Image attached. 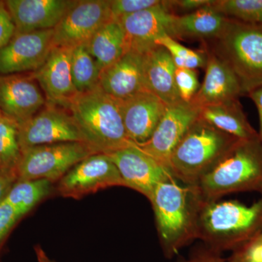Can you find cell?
<instances>
[{
    "instance_id": "6da1fadb",
    "label": "cell",
    "mask_w": 262,
    "mask_h": 262,
    "mask_svg": "<svg viewBox=\"0 0 262 262\" xmlns=\"http://www.w3.org/2000/svg\"><path fill=\"white\" fill-rule=\"evenodd\" d=\"M149 201L165 257H173L198 239V217L203 201L196 186L181 184L172 177L158 184Z\"/></svg>"
},
{
    "instance_id": "7a4b0ae2",
    "label": "cell",
    "mask_w": 262,
    "mask_h": 262,
    "mask_svg": "<svg viewBox=\"0 0 262 262\" xmlns=\"http://www.w3.org/2000/svg\"><path fill=\"white\" fill-rule=\"evenodd\" d=\"M261 233L262 194L251 206L237 201H203L198 239L212 251L233 252Z\"/></svg>"
},
{
    "instance_id": "3957f363",
    "label": "cell",
    "mask_w": 262,
    "mask_h": 262,
    "mask_svg": "<svg viewBox=\"0 0 262 262\" xmlns=\"http://www.w3.org/2000/svg\"><path fill=\"white\" fill-rule=\"evenodd\" d=\"M67 108L84 142L95 152L108 155L134 144L124 127L118 100L99 85L76 95Z\"/></svg>"
},
{
    "instance_id": "277c9868",
    "label": "cell",
    "mask_w": 262,
    "mask_h": 262,
    "mask_svg": "<svg viewBox=\"0 0 262 262\" xmlns=\"http://www.w3.org/2000/svg\"><path fill=\"white\" fill-rule=\"evenodd\" d=\"M194 186L205 202L219 201L232 193L254 191L262 194V144L259 137L237 141Z\"/></svg>"
},
{
    "instance_id": "5b68a950",
    "label": "cell",
    "mask_w": 262,
    "mask_h": 262,
    "mask_svg": "<svg viewBox=\"0 0 262 262\" xmlns=\"http://www.w3.org/2000/svg\"><path fill=\"white\" fill-rule=\"evenodd\" d=\"M239 140L199 118L170 155L169 170L182 184L196 185Z\"/></svg>"
},
{
    "instance_id": "8992f818",
    "label": "cell",
    "mask_w": 262,
    "mask_h": 262,
    "mask_svg": "<svg viewBox=\"0 0 262 262\" xmlns=\"http://www.w3.org/2000/svg\"><path fill=\"white\" fill-rule=\"evenodd\" d=\"M211 51L237 76L244 96L262 85V25L229 18Z\"/></svg>"
},
{
    "instance_id": "52a82bcc",
    "label": "cell",
    "mask_w": 262,
    "mask_h": 262,
    "mask_svg": "<svg viewBox=\"0 0 262 262\" xmlns=\"http://www.w3.org/2000/svg\"><path fill=\"white\" fill-rule=\"evenodd\" d=\"M96 152L84 142H62L34 146L21 151L18 181L46 179L58 182L71 168Z\"/></svg>"
},
{
    "instance_id": "ba28073f",
    "label": "cell",
    "mask_w": 262,
    "mask_h": 262,
    "mask_svg": "<svg viewBox=\"0 0 262 262\" xmlns=\"http://www.w3.org/2000/svg\"><path fill=\"white\" fill-rule=\"evenodd\" d=\"M18 139L21 151L56 143L84 142L69 110L48 103L34 116L18 125Z\"/></svg>"
},
{
    "instance_id": "9c48e42d",
    "label": "cell",
    "mask_w": 262,
    "mask_h": 262,
    "mask_svg": "<svg viewBox=\"0 0 262 262\" xmlns=\"http://www.w3.org/2000/svg\"><path fill=\"white\" fill-rule=\"evenodd\" d=\"M125 187L120 172L108 155L96 153L84 158L58 182L61 195L80 199L112 187Z\"/></svg>"
},
{
    "instance_id": "30bf717a",
    "label": "cell",
    "mask_w": 262,
    "mask_h": 262,
    "mask_svg": "<svg viewBox=\"0 0 262 262\" xmlns=\"http://www.w3.org/2000/svg\"><path fill=\"white\" fill-rule=\"evenodd\" d=\"M112 20L110 0H80L53 29V47L86 45L95 33Z\"/></svg>"
},
{
    "instance_id": "8fae6325",
    "label": "cell",
    "mask_w": 262,
    "mask_h": 262,
    "mask_svg": "<svg viewBox=\"0 0 262 262\" xmlns=\"http://www.w3.org/2000/svg\"><path fill=\"white\" fill-rule=\"evenodd\" d=\"M199 117L200 108L192 103L168 105L149 140L136 145L168 168L170 155Z\"/></svg>"
},
{
    "instance_id": "7c38bea8",
    "label": "cell",
    "mask_w": 262,
    "mask_h": 262,
    "mask_svg": "<svg viewBox=\"0 0 262 262\" xmlns=\"http://www.w3.org/2000/svg\"><path fill=\"white\" fill-rule=\"evenodd\" d=\"M53 29L15 34L0 48V75L32 73L47 61L53 48Z\"/></svg>"
},
{
    "instance_id": "4fadbf2b",
    "label": "cell",
    "mask_w": 262,
    "mask_h": 262,
    "mask_svg": "<svg viewBox=\"0 0 262 262\" xmlns=\"http://www.w3.org/2000/svg\"><path fill=\"white\" fill-rule=\"evenodd\" d=\"M108 155L118 169L125 187L137 191L148 200L158 184L173 177L167 167L134 143Z\"/></svg>"
},
{
    "instance_id": "5bb4252c",
    "label": "cell",
    "mask_w": 262,
    "mask_h": 262,
    "mask_svg": "<svg viewBox=\"0 0 262 262\" xmlns=\"http://www.w3.org/2000/svg\"><path fill=\"white\" fill-rule=\"evenodd\" d=\"M175 16L170 1H161L155 6L117 20L123 29L127 51L145 53L155 48L160 37L170 34Z\"/></svg>"
},
{
    "instance_id": "9a60e30c",
    "label": "cell",
    "mask_w": 262,
    "mask_h": 262,
    "mask_svg": "<svg viewBox=\"0 0 262 262\" xmlns=\"http://www.w3.org/2000/svg\"><path fill=\"white\" fill-rule=\"evenodd\" d=\"M46 103V96L32 73L0 75V111L3 116L19 125Z\"/></svg>"
},
{
    "instance_id": "2e32d148",
    "label": "cell",
    "mask_w": 262,
    "mask_h": 262,
    "mask_svg": "<svg viewBox=\"0 0 262 262\" xmlns=\"http://www.w3.org/2000/svg\"><path fill=\"white\" fill-rule=\"evenodd\" d=\"M72 48L53 47L46 63L32 73L44 93L47 103L66 108L78 94L72 80Z\"/></svg>"
},
{
    "instance_id": "e0dca14e",
    "label": "cell",
    "mask_w": 262,
    "mask_h": 262,
    "mask_svg": "<svg viewBox=\"0 0 262 262\" xmlns=\"http://www.w3.org/2000/svg\"><path fill=\"white\" fill-rule=\"evenodd\" d=\"M118 101L128 139L135 144L149 140L163 117L167 105L147 91Z\"/></svg>"
},
{
    "instance_id": "ac0fdd59",
    "label": "cell",
    "mask_w": 262,
    "mask_h": 262,
    "mask_svg": "<svg viewBox=\"0 0 262 262\" xmlns=\"http://www.w3.org/2000/svg\"><path fill=\"white\" fill-rule=\"evenodd\" d=\"M15 34L53 29L77 0H5Z\"/></svg>"
},
{
    "instance_id": "d6986e66",
    "label": "cell",
    "mask_w": 262,
    "mask_h": 262,
    "mask_svg": "<svg viewBox=\"0 0 262 262\" xmlns=\"http://www.w3.org/2000/svg\"><path fill=\"white\" fill-rule=\"evenodd\" d=\"M206 51L208 60L204 80L190 103L201 108L244 96L238 79L232 69L214 53Z\"/></svg>"
},
{
    "instance_id": "ffe728a7",
    "label": "cell",
    "mask_w": 262,
    "mask_h": 262,
    "mask_svg": "<svg viewBox=\"0 0 262 262\" xmlns=\"http://www.w3.org/2000/svg\"><path fill=\"white\" fill-rule=\"evenodd\" d=\"M144 61V53L127 51L120 59L101 71L98 85L117 100L146 91Z\"/></svg>"
},
{
    "instance_id": "44dd1931",
    "label": "cell",
    "mask_w": 262,
    "mask_h": 262,
    "mask_svg": "<svg viewBox=\"0 0 262 262\" xmlns=\"http://www.w3.org/2000/svg\"><path fill=\"white\" fill-rule=\"evenodd\" d=\"M176 69L170 53L162 46H155L144 53L146 91L159 98L167 106L182 101L176 85Z\"/></svg>"
},
{
    "instance_id": "7402d4cb",
    "label": "cell",
    "mask_w": 262,
    "mask_h": 262,
    "mask_svg": "<svg viewBox=\"0 0 262 262\" xmlns=\"http://www.w3.org/2000/svg\"><path fill=\"white\" fill-rule=\"evenodd\" d=\"M212 5L185 15H176L169 36L175 39H216L225 30L229 18L217 11Z\"/></svg>"
},
{
    "instance_id": "603a6c76",
    "label": "cell",
    "mask_w": 262,
    "mask_h": 262,
    "mask_svg": "<svg viewBox=\"0 0 262 262\" xmlns=\"http://www.w3.org/2000/svg\"><path fill=\"white\" fill-rule=\"evenodd\" d=\"M199 118L241 140L258 136L257 131L248 122L239 99L201 108Z\"/></svg>"
},
{
    "instance_id": "cb8c5ba5",
    "label": "cell",
    "mask_w": 262,
    "mask_h": 262,
    "mask_svg": "<svg viewBox=\"0 0 262 262\" xmlns=\"http://www.w3.org/2000/svg\"><path fill=\"white\" fill-rule=\"evenodd\" d=\"M85 46L101 72L127 52L123 29L113 19L98 29Z\"/></svg>"
},
{
    "instance_id": "d4e9b609",
    "label": "cell",
    "mask_w": 262,
    "mask_h": 262,
    "mask_svg": "<svg viewBox=\"0 0 262 262\" xmlns=\"http://www.w3.org/2000/svg\"><path fill=\"white\" fill-rule=\"evenodd\" d=\"M53 183L46 179L17 181L5 196L20 218L27 214L38 203L49 195Z\"/></svg>"
},
{
    "instance_id": "484cf974",
    "label": "cell",
    "mask_w": 262,
    "mask_h": 262,
    "mask_svg": "<svg viewBox=\"0 0 262 262\" xmlns=\"http://www.w3.org/2000/svg\"><path fill=\"white\" fill-rule=\"evenodd\" d=\"M71 69L72 80L78 94L87 92L98 86L101 71L85 45L77 46L72 50Z\"/></svg>"
},
{
    "instance_id": "4316f807",
    "label": "cell",
    "mask_w": 262,
    "mask_h": 262,
    "mask_svg": "<svg viewBox=\"0 0 262 262\" xmlns=\"http://www.w3.org/2000/svg\"><path fill=\"white\" fill-rule=\"evenodd\" d=\"M212 6L227 18L262 25V0H215Z\"/></svg>"
},
{
    "instance_id": "83f0119b",
    "label": "cell",
    "mask_w": 262,
    "mask_h": 262,
    "mask_svg": "<svg viewBox=\"0 0 262 262\" xmlns=\"http://www.w3.org/2000/svg\"><path fill=\"white\" fill-rule=\"evenodd\" d=\"M21 157L18 125L3 116L0 119V160L3 170H15ZM16 171V170H15Z\"/></svg>"
},
{
    "instance_id": "f1b7e54d",
    "label": "cell",
    "mask_w": 262,
    "mask_h": 262,
    "mask_svg": "<svg viewBox=\"0 0 262 262\" xmlns=\"http://www.w3.org/2000/svg\"><path fill=\"white\" fill-rule=\"evenodd\" d=\"M155 44L160 46L168 51L172 59L178 68L195 70L198 68H206L208 60V52L194 51L182 46L177 39L168 34H164L156 41Z\"/></svg>"
},
{
    "instance_id": "f546056e",
    "label": "cell",
    "mask_w": 262,
    "mask_h": 262,
    "mask_svg": "<svg viewBox=\"0 0 262 262\" xmlns=\"http://www.w3.org/2000/svg\"><path fill=\"white\" fill-rule=\"evenodd\" d=\"M175 82L181 100L183 102L190 103L201 86L196 71L177 67Z\"/></svg>"
},
{
    "instance_id": "4dcf8cb0",
    "label": "cell",
    "mask_w": 262,
    "mask_h": 262,
    "mask_svg": "<svg viewBox=\"0 0 262 262\" xmlns=\"http://www.w3.org/2000/svg\"><path fill=\"white\" fill-rule=\"evenodd\" d=\"M160 0H110L112 19H120L148 9L160 3Z\"/></svg>"
},
{
    "instance_id": "1f68e13d",
    "label": "cell",
    "mask_w": 262,
    "mask_h": 262,
    "mask_svg": "<svg viewBox=\"0 0 262 262\" xmlns=\"http://www.w3.org/2000/svg\"><path fill=\"white\" fill-rule=\"evenodd\" d=\"M228 259L232 262H262V233L234 251Z\"/></svg>"
},
{
    "instance_id": "d6a6232c",
    "label": "cell",
    "mask_w": 262,
    "mask_h": 262,
    "mask_svg": "<svg viewBox=\"0 0 262 262\" xmlns=\"http://www.w3.org/2000/svg\"><path fill=\"white\" fill-rule=\"evenodd\" d=\"M20 219V215L9 203L4 201L0 203V248Z\"/></svg>"
},
{
    "instance_id": "836d02e7",
    "label": "cell",
    "mask_w": 262,
    "mask_h": 262,
    "mask_svg": "<svg viewBox=\"0 0 262 262\" xmlns=\"http://www.w3.org/2000/svg\"><path fill=\"white\" fill-rule=\"evenodd\" d=\"M15 33V27L5 1H0V48L4 47Z\"/></svg>"
},
{
    "instance_id": "e575fe53",
    "label": "cell",
    "mask_w": 262,
    "mask_h": 262,
    "mask_svg": "<svg viewBox=\"0 0 262 262\" xmlns=\"http://www.w3.org/2000/svg\"><path fill=\"white\" fill-rule=\"evenodd\" d=\"M177 262H232L224 258L221 253L215 252L203 246L193 250L187 258H182Z\"/></svg>"
},
{
    "instance_id": "d590c367",
    "label": "cell",
    "mask_w": 262,
    "mask_h": 262,
    "mask_svg": "<svg viewBox=\"0 0 262 262\" xmlns=\"http://www.w3.org/2000/svg\"><path fill=\"white\" fill-rule=\"evenodd\" d=\"M215 0H176L170 1L172 8L192 12L214 4Z\"/></svg>"
},
{
    "instance_id": "8d00e7d4",
    "label": "cell",
    "mask_w": 262,
    "mask_h": 262,
    "mask_svg": "<svg viewBox=\"0 0 262 262\" xmlns=\"http://www.w3.org/2000/svg\"><path fill=\"white\" fill-rule=\"evenodd\" d=\"M18 181L15 170H3L0 171V203L4 201L13 184Z\"/></svg>"
},
{
    "instance_id": "74e56055",
    "label": "cell",
    "mask_w": 262,
    "mask_h": 262,
    "mask_svg": "<svg viewBox=\"0 0 262 262\" xmlns=\"http://www.w3.org/2000/svg\"><path fill=\"white\" fill-rule=\"evenodd\" d=\"M247 96L252 100L258 110L260 125L258 135L262 144V85L253 90L251 92L248 94Z\"/></svg>"
},
{
    "instance_id": "f35d334b",
    "label": "cell",
    "mask_w": 262,
    "mask_h": 262,
    "mask_svg": "<svg viewBox=\"0 0 262 262\" xmlns=\"http://www.w3.org/2000/svg\"><path fill=\"white\" fill-rule=\"evenodd\" d=\"M36 255H37L38 262H52L51 259L48 258L46 253L40 247L35 248Z\"/></svg>"
},
{
    "instance_id": "ab89813d",
    "label": "cell",
    "mask_w": 262,
    "mask_h": 262,
    "mask_svg": "<svg viewBox=\"0 0 262 262\" xmlns=\"http://www.w3.org/2000/svg\"><path fill=\"white\" fill-rule=\"evenodd\" d=\"M3 117V114H2L1 111H0V119L2 118V117Z\"/></svg>"
},
{
    "instance_id": "60d3db41",
    "label": "cell",
    "mask_w": 262,
    "mask_h": 262,
    "mask_svg": "<svg viewBox=\"0 0 262 262\" xmlns=\"http://www.w3.org/2000/svg\"><path fill=\"white\" fill-rule=\"evenodd\" d=\"M2 170V164H1V160H0V171H1Z\"/></svg>"
},
{
    "instance_id": "b9f144b4",
    "label": "cell",
    "mask_w": 262,
    "mask_h": 262,
    "mask_svg": "<svg viewBox=\"0 0 262 262\" xmlns=\"http://www.w3.org/2000/svg\"><path fill=\"white\" fill-rule=\"evenodd\" d=\"M52 262H55V261H52Z\"/></svg>"
}]
</instances>
